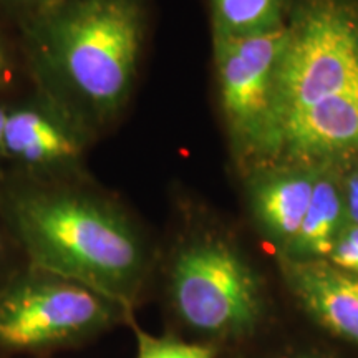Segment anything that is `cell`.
I'll return each instance as SVG.
<instances>
[{
	"mask_svg": "<svg viewBox=\"0 0 358 358\" xmlns=\"http://www.w3.org/2000/svg\"><path fill=\"white\" fill-rule=\"evenodd\" d=\"M2 3H7V6L12 7H22V8H32V12L38 10V8H43L50 3H55L58 0H0Z\"/></svg>",
	"mask_w": 358,
	"mask_h": 358,
	"instance_id": "15",
	"label": "cell"
},
{
	"mask_svg": "<svg viewBox=\"0 0 358 358\" xmlns=\"http://www.w3.org/2000/svg\"><path fill=\"white\" fill-rule=\"evenodd\" d=\"M347 224L338 166L322 164L317 168L310 203L301 229L287 252L279 257L292 261H327Z\"/></svg>",
	"mask_w": 358,
	"mask_h": 358,
	"instance_id": "10",
	"label": "cell"
},
{
	"mask_svg": "<svg viewBox=\"0 0 358 358\" xmlns=\"http://www.w3.org/2000/svg\"><path fill=\"white\" fill-rule=\"evenodd\" d=\"M6 116H7V110L0 106V153H2V133H3V124H6Z\"/></svg>",
	"mask_w": 358,
	"mask_h": 358,
	"instance_id": "17",
	"label": "cell"
},
{
	"mask_svg": "<svg viewBox=\"0 0 358 358\" xmlns=\"http://www.w3.org/2000/svg\"><path fill=\"white\" fill-rule=\"evenodd\" d=\"M124 313L83 285L32 268L0 292V348L64 345L108 329Z\"/></svg>",
	"mask_w": 358,
	"mask_h": 358,
	"instance_id": "6",
	"label": "cell"
},
{
	"mask_svg": "<svg viewBox=\"0 0 358 358\" xmlns=\"http://www.w3.org/2000/svg\"><path fill=\"white\" fill-rule=\"evenodd\" d=\"M285 284L322 329L358 347V277L329 261L279 257Z\"/></svg>",
	"mask_w": 358,
	"mask_h": 358,
	"instance_id": "8",
	"label": "cell"
},
{
	"mask_svg": "<svg viewBox=\"0 0 358 358\" xmlns=\"http://www.w3.org/2000/svg\"><path fill=\"white\" fill-rule=\"evenodd\" d=\"M319 166L267 163L249 169L248 201L254 222L279 256L294 243L306 211Z\"/></svg>",
	"mask_w": 358,
	"mask_h": 358,
	"instance_id": "7",
	"label": "cell"
},
{
	"mask_svg": "<svg viewBox=\"0 0 358 358\" xmlns=\"http://www.w3.org/2000/svg\"><path fill=\"white\" fill-rule=\"evenodd\" d=\"M168 294L178 319L204 337H248L264 319L261 277L239 245L214 229H196L179 241Z\"/></svg>",
	"mask_w": 358,
	"mask_h": 358,
	"instance_id": "4",
	"label": "cell"
},
{
	"mask_svg": "<svg viewBox=\"0 0 358 358\" xmlns=\"http://www.w3.org/2000/svg\"><path fill=\"white\" fill-rule=\"evenodd\" d=\"M82 153L78 129L65 115L30 106L7 110L0 155L27 166L52 168L73 163Z\"/></svg>",
	"mask_w": 358,
	"mask_h": 358,
	"instance_id": "9",
	"label": "cell"
},
{
	"mask_svg": "<svg viewBox=\"0 0 358 358\" xmlns=\"http://www.w3.org/2000/svg\"><path fill=\"white\" fill-rule=\"evenodd\" d=\"M285 35V25L243 37L213 35L219 103L232 150L245 173L274 158L277 75Z\"/></svg>",
	"mask_w": 358,
	"mask_h": 358,
	"instance_id": "5",
	"label": "cell"
},
{
	"mask_svg": "<svg viewBox=\"0 0 358 358\" xmlns=\"http://www.w3.org/2000/svg\"><path fill=\"white\" fill-rule=\"evenodd\" d=\"M330 264L342 268L348 274L358 277V226L357 224H347V227L340 234L335 243L329 259Z\"/></svg>",
	"mask_w": 358,
	"mask_h": 358,
	"instance_id": "13",
	"label": "cell"
},
{
	"mask_svg": "<svg viewBox=\"0 0 358 358\" xmlns=\"http://www.w3.org/2000/svg\"><path fill=\"white\" fill-rule=\"evenodd\" d=\"M145 34L146 0H58L32 12L29 43L64 115L105 127L129 100Z\"/></svg>",
	"mask_w": 358,
	"mask_h": 358,
	"instance_id": "2",
	"label": "cell"
},
{
	"mask_svg": "<svg viewBox=\"0 0 358 358\" xmlns=\"http://www.w3.org/2000/svg\"><path fill=\"white\" fill-rule=\"evenodd\" d=\"M282 358H322L319 355H308V353H301V355H287Z\"/></svg>",
	"mask_w": 358,
	"mask_h": 358,
	"instance_id": "18",
	"label": "cell"
},
{
	"mask_svg": "<svg viewBox=\"0 0 358 358\" xmlns=\"http://www.w3.org/2000/svg\"><path fill=\"white\" fill-rule=\"evenodd\" d=\"M290 0H211L213 35L243 37L285 25Z\"/></svg>",
	"mask_w": 358,
	"mask_h": 358,
	"instance_id": "11",
	"label": "cell"
},
{
	"mask_svg": "<svg viewBox=\"0 0 358 358\" xmlns=\"http://www.w3.org/2000/svg\"><path fill=\"white\" fill-rule=\"evenodd\" d=\"M7 70H8V57L2 42H0V80L6 77Z\"/></svg>",
	"mask_w": 358,
	"mask_h": 358,
	"instance_id": "16",
	"label": "cell"
},
{
	"mask_svg": "<svg viewBox=\"0 0 358 358\" xmlns=\"http://www.w3.org/2000/svg\"><path fill=\"white\" fill-rule=\"evenodd\" d=\"M6 214L32 268L83 285L131 310L150 252L122 208L70 187L12 192Z\"/></svg>",
	"mask_w": 358,
	"mask_h": 358,
	"instance_id": "3",
	"label": "cell"
},
{
	"mask_svg": "<svg viewBox=\"0 0 358 358\" xmlns=\"http://www.w3.org/2000/svg\"><path fill=\"white\" fill-rule=\"evenodd\" d=\"M271 163L358 158V0H290Z\"/></svg>",
	"mask_w": 358,
	"mask_h": 358,
	"instance_id": "1",
	"label": "cell"
},
{
	"mask_svg": "<svg viewBox=\"0 0 358 358\" xmlns=\"http://www.w3.org/2000/svg\"><path fill=\"white\" fill-rule=\"evenodd\" d=\"M348 224L358 226V158L337 164Z\"/></svg>",
	"mask_w": 358,
	"mask_h": 358,
	"instance_id": "14",
	"label": "cell"
},
{
	"mask_svg": "<svg viewBox=\"0 0 358 358\" xmlns=\"http://www.w3.org/2000/svg\"><path fill=\"white\" fill-rule=\"evenodd\" d=\"M213 348L138 332V358H213Z\"/></svg>",
	"mask_w": 358,
	"mask_h": 358,
	"instance_id": "12",
	"label": "cell"
}]
</instances>
